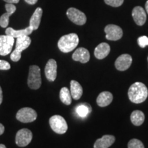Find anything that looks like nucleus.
Segmentation results:
<instances>
[{
  "label": "nucleus",
  "mask_w": 148,
  "mask_h": 148,
  "mask_svg": "<svg viewBox=\"0 0 148 148\" xmlns=\"http://www.w3.org/2000/svg\"><path fill=\"white\" fill-rule=\"evenodd\" d=\"M72 58L75 61H78L82 63H86L90 60L89 51L84 47L77 48L72 55Z\"/></svg>",
  "instance_id": "4468645a"
},
{
  "label": "nucleus",
  "mask_w": 148,
  "mask_h": 148,
  "mask_svg": "<svg viewBox=\"0 0 148 148\" xmlns=\"http://www.w3.org/2000/svg\"><path fill=\"white\" fill-rule=\"evenodd\" d=\"M138 45L141 48L145 47L146 46L148 45V37L146 36H142L138 37L137 40Z\"/></svg>",
  "instance_id": "bb28decb"
},
{
  "label": "nucleus",
  "mask_w": 148,
  "mask_h": 148,
  "mask_svg": "<svg viewBox=\"0 0 148 148\" xmlns=\"http://www.w3.org/2000/svg\"><path fill=\"white\" fill-rule=\"evenodd\" d=\"M34 31V29L32 28L31 26L27 27L26 28L22 29H18V30H16L12 28V27H8L5 29V34L9 35L14 38H18V37L22 36H29V34H31Z\"/></svg>",
  "instance_id": "f3484780"
},
{
  "label": "nucleus",
  "mask_w": 148,
  "mask_h": 148,
  "mask_svg": "<svg viewBox=\"0 0 148 148\" xmlns=\"http://www.w3.org/2000/svg\"><path fill=\"white\" fill-rule=\"evenodd\" d=\"M132 58L130 55L127 54H122L119 56L114 62V66L116 69L119 71H123L125 70L128 69L129 67L132 64Z\"/></svg>",
  "instance_id": "9d476101"
},
{
  "label": "nucleus",
  "mask_w": 148,
  "mask_h": 148,
  "mask_svg": "<svg viewBox=\"0 0 148 148\" xmlns=\"http://www.w3.org/2000/svg\"><path fill=\"white\" fill-rule=\"evenodd\" d=\"M10 64L5 60H0V70H9L10 69Z\"/></svg>",
  "instance_id": "c85d7f7f"
},
{
  "label": "nucleus",
  "mask_w": 148,
  "mask_h": 148,
  "mask_svg": "<svg viewBox=\"0 0 148 148\" xmlns=\"http://www.w3.org/2000/svg\"><path fill=\"white\" fill-rule=\"evenodd\" d=\"M127 147L128 148H145L143 143L140 141V140L136 139V138H133L131 139L128 142L127 144Z\"/></svg>",
  "instance_id": "393cba45"
},
{
  "label": "nucleus",
  "mask_w": 148,
  "mask_h": 148,
  "mask_svg": "<svg viewBox=\"0 0 148 148\" xmlns=\"http://www.w3.org/2000/svg\"><path fill=\"white\" fill-rule=\"evenodd\" d=\"M21 58V52L18 51L16 49L12 51L10 54V59L13 62H18Z\"/></svg>",
  "instance_id": "cd10ccee"
},
{
  "label": "nucleus",
  "mask_w": 148,
  "mask_h": 148,
  "mask_svg": "<svg viewBox=\"0 0 148 148\" xmlns=\"http://www.w3.org/2000/svg\"><path fill=\"white\" fill-rule=\"evenodd\" d=\"M6 3H17L19 1V0H3Z\"/></svg>",
  "instance_id": "7c9ffc66"
},
{
  "label": "nucleus",
  "mask_w": 148,
  "mask_h": 148,
  "mask_svg": "<svg viewBox=\"0 0 148 148\" xmlns=\"http://www.w3.org/2000/svg\"><path fill=\"white\" fill-rule=\"evenodd\" d=\"M41 75L39 66L32 65L29 66L27 84L31 89H38L41 86Z\"/></svg>",
  "instance_id": "7ed1b4c3"
},
{
  "label": "nucleus",
  "mask_w": 148,
  "mask_h": 148,
  "mask_svg": "<svg viewBox=\"0 0 148 148\" xmlns=\"http://www.w3.org/2000/svg\"><path fill=\"white\" fill-rule=\"evenodd\" d=\"M42 14V9L41 8H37L33 13L32 16H31L30 20H29V26L32 27L34 30H36L39 27Z\"/></svg>",
  "instance_id": "aec40b11"
},
{
  "label": "nucleus",
  "mask_w": 148,
  "mask_h": 148,
  "mask_svg": "<svg viewBox=\"0 0 148 148\" xmlns=\"http://www.w3.org/2000/svg\"><path fill=\"white\" fill-rule=\"evenodd\" d=\"M70 92L71 97L75 100H77L82 97L83 88L80 84L75 80H71L70 82Z\"/></svg>",
  "instance_id": "6ab92c4d"
},
{
  "label": "nucleus",
  "mask_w": 148,
  "mask_h": 148,
  "mask_svg": "<svg viewBox=\"0 0 148 148\" xmlns=\"http://www.w3.org/2000/svg\"><path fill=\"white\" fill-rule=\"evenodd\" d=\"M66 16L70 21L78 25L86 23V16L84 12L75 8H70L66 11Z\"/></svg>",
  "instance_id": "0eeeda50"
},
{
  "label": "nucleus",
  "mask_w": 148,
  "mask_h": 148,
  "mask_svg": "<svg viewBox=\"0 0 148 148\" xmlns=\"http://www.w3.org/2000/svg\"><path fill=\"white\" fill-rule=\"evenodd\" d=\"M110 47L106 42H101L95 47L94 55L96 58L101 60L105 58L110 53Z\"/></svg>",
  "instance_id": "dca6fc26"
},
{
  "label": "nucleus",
  "mask_w": 148,
  "mask_h": 148,
  "mask_svg": "<svg viewBox=\"0 0 148 148\" xmlns=\"http://www.w3.org/2000/svg\"><path fill=\"white\" fill-rule=\"evenodd\" d=\"M78 43V36L75 33H71L61 37L58 42V47L62 52L69 53L75 49Z\"/></svg>",
  "instance_id": "f03ea898"
},
{
  "label": "nucleus",
  "mask_w": 148,
  "mask_h": 148,
  "mask_svg": "<svg viewBox=\"0 0 148 148\" xmlns=\"http://www.w3.org/2000/svg\"><path fill=\"white\" fill-rule=\"evenodd\" d=\"M14 43V37L7 34L0 35V55H8L12 51Z\"/></svg>",
  "instance_id": "6e6552de"
},
{
  "label": "nucleus",
  "mask_w": 148,
  "mask_h": 148,
  "mask_svg": "<svg viewBox=\"0 0 148 148\" xmlns=\"http://www.w3.org/2000/svg\"><path fill=\"white\" fill-rule=\"evenodd\" d=\"M90 110H91V108H90V105L87 104V103H81L75 108V112H76L77 115L82 118L86 117L89 114Z\"/></svg>",
  "instance_id": "b1692460"
},
{
  "label": "nucleus",
  "mask_w": 148,
  "mask_h": 148,
  "mask_svg": "<svg viewBox=\"0 0 148 148\" xmlns=\"http://www.w3.org/2000/svg\"><path fill=\"white\" fill-rule=\"evenodd\" d=\"M3 101V92H2V89H1V86H0V105L1 104Z\"/></svg>",
  "instance_id": "2f4dec72"
},
{
  "label": "nucleus",
  "mask_w": 148,
  "mask_h": 148,
  "mask_svg": "<svg viewBox=\"0 0 148 148\" xmlns=\"http://www.w3.org/2000/svg\"><path fill=\"white\" fill-rule=\"evenodd\" d=\"M16 118L18 121L22 123H30L36 119L37 113L34 109L25 107L18 111L16 114Z\"/></svg>",
  "instance_id": "39448f33"
},
{
  "label": "nucleus",
  "mask_w": 148,
  "mask_h": 148,
  "mask_svg": "<svg viewBox=\"0 0 148 148\" xmlns=\"http://www.w3.org/2000/svg\"><path fill=\"white\" fill-rule=\"evenodd\" d=\"M4 130H5L4 126H3L1 123H0V135L3 134V133L4 132Z\"/></svg>",
  "instance_id": "473e14b6"
},
{
  "label": "nucleus",
  "mask_w": 148,
  "mask_h": 148,
  "mask_svg": "<svg viewBox=\"0 0 148 148\" xmlns=\"http://www.w3.org/2000/svg\"><path fill=\"white\" fill-rule=\"evenodd\" d=\"M115 141V137L112 135L106 134L95 142L94 148H108Z\"/></svg>",
  "instance_id": "2eb2a0df"
},
{
  "label": "nucleus",
  "mask_w": 148,
  "mask_h": 148,
  "mask_svg": "<svg viewBox=\"0 0 148 148\" xmlns=\"http://www.w3.org/2000/svg\"><path fill=\"white\" fill-rule=\"evenodd\" d=\"M31 44V38L28 36H22L16 38L15 49L20 52L26 49Z\"/></svg>",
  "instance_id": "412c9836"
},
{
  "label": "nucleus",
  "mask_w": 148,
  "mask_h": 148,
  "mask_svg": "<svg viewBox=\"0 0 148 148\" xmlns=\"http://www.w3.org/2000/svg\"><path fill=\"white\" fill-rule=\"evenodd\" d=\"M124 0H104L107 5L112 7H119L123 4Z\"/></svg>",
  "instance_id": "a878e982"
},
{
  "label": "nucleus",
  "mask_w": 148,
  "mask_h": 148,
  "mask_svg": "<svg viewBox=\"0 0 148 148\" xmlns=\"http://www.w3.org/2000/svg\"><path fill=\"white\" fill-rule=\"evenodd\" d=\"M72 97L71 92L66 87H62L60 91V99L64 104L69 106L71 103Z\"/></svg>",
  "instance_id": "5701e85b"
},
{
  "label": "nucleus",
  "mask_w": 148,
  "mask_h": 148,
  "mask_svg": "<svg viewBox=\"0 0 148 148\" xmlns=\"http://www.w3.org/2000/svg\"><path fill=\"white\" fill-rule=\"evenodd\" d=\"M25 1L29 5H34L38 1V0H25Z\"/></svg>",
  "instance_id": "c756f323"
},
{
  "label": "nucleus",
  "mask_w": 148,
  "mask_h": 148,
  "mask_svg": "<svg viewBox=\"0 0 148 148\" xmlns=\"http://www.w3.org/2000/svg\"><path fill=\"white\" fill-rule=\"evenodd\" d=\"M33 135L30 130L27 128L19 130L16 134L15 143L18 147H25L32 140Z\"/></svg>",
  "instance_id": "423d86ee"
},
{
  "label": "nucleus",
  "mask_w": 148,
  "mask_h": 148,
  "mask_svg": "<svg viewBox=\"0 0 148 148\" xmlns=\"http://www.w3.org/2000/svg\"><path fill=\"white\" fill-rule=\"evenodd\" d=\"M145 10H146V12H147V13L148 14V0L147 1V2L145 3Z\"/></svg>",
  "instance_id": "72a5a7b5"
},
{
  "label": "nucleus",
  "mask_w": 148,
  "mask_h": 148,
  "mask_svg": "<svg viewBox=\"0 0 148 148\" xmlns=\"http://www.w3.org/2000/svg\"><path fill=\"white\" fill-rule=\"evenodd\" d=\"M130 120L134 125L139 126L145 121V114L140 110H134L130 115Z\"/></svg>",
  "instance_id": "4be33fe9"
},
{
  "label": "nucleus",
  "mask_w": 148,
  "mask_h": 148,
  "mask_svg": "<svg viewBox=\"0 0 148 148\" xmlns=\"http://www.w3.org/2000/svg\"><path fill=\"white\" fill-rule=\"evenodd\" d=\"M5 8L6 9L7 12L3 14L0 17V26L3 27V28L8 27L9 23V18L16 10V6L14 5V3H7L5 5Z\"/></svg>",
  "instance_id": "f8f14e48"
},
{
  "label": "nucleus",
  "mask_w": 148,
  "mask_h": 148,
  "mask_svg": "<svg viewBox=\"0 0 148 148\" xmlns=\"http://www.w3.org/2000/svg\"><path fill=\"white\" fill-rule=\"evenodd\" d=\"M51 128L53 132L59 134H64L68 129L66 120L60 115H53L49 121Z\"/></svg>",
  "instance_id": "20e7f679"
},
{
  "label": "nucleus",
  "mask_w": 148,
  "mask_h": 148,
  "mask_svg": "<svg viewBox=\"0 0 148 148\" xmlns=\"http://www.w3.org/2000/svg\"><path fill=\"white\" fill-rule=\"evenodd\" d=\"M0 148H6V147L3 144H0Z\"/></svg>",
  "instance_id": "f704fd0d"
},
{
  "label": "nucleus",
  "mask_w": 148,
  "mask_h": 148,
  "mask_svg": "<svg viewBox=\"0 0 148 148\" xmlns=\"http://www.w3.org/2000/svg\"><path fill=\"white\" fill-rule=\"evenodd\" d=\"M133 19L136 25L141 26L145 24L146 21V12L144 9L140 6H136L134 8L132 12Z\"/></svg>",
  "instance_id": "ddd939ff"
},
{
  "label": "nucleus",
  "mask_w": 148,
  "mask_h": 148,
  "mask_svg": "<svg viewBox=\"0 0 148 148\" xmlns=\"http://www.w3.org/2000/svg\"><path fill=\"white\" fill-rule=\"evenodd\" d=\"M45 73L46 78L49 82L55 81L57 76V63L53 59H49L45 65Z\"/></svg>",
  "instance_id": "9b49d317"
},
{
  "label": "nucleus",
  "mask_w": 148,
  "mask_h": 148,
  "mask_svg": "<svg viewBox=\"0 0 148 148\" xmlns=\"http://www.w3.org/2000/svg\"><path fill=\"white\" fill-rule=\"evenodd\" d=\"M147 60H148V57H147Z\"/></svg>",
  "instance_id": "c9c22d12"
},
{
  "label": "nucleus",
  "mask_w": 148,
  "mask_h": 148,
  "mask_svg": "<svg viewBox=\"0 0 148 148\" xmlns=\"http://www.w3.org/2000/svg\"><path fill=\"white\" fill-rule=\"evenodd\" d=\"M113 96L111 92L108 91L101 92L97 97V103L100 107H106L108 106L112 101Z\"/></svg>",
  "instance_id": "a211bd4d"
},
{
  "label": "nucleus",
  "mask_w": 148,
  "mask_h": 148,
  "mask_svg": "<svg viewBox=\"0 0 148 148\" xmlns=\"http://www.w3.org/2000/svg\"><path fill=\"white\" fill-rule=\"evenodd\" d=\"M106 38L109 40H118L123 36V30L119 26L113 24L106 25L104 28Z\"/></svg>",
  "instance_id": "1a4fd4ad"
},
{
  "label": "nucleus",
  "mask_w": 148,
  "mask_h": 148,
  "mask_svg": "<svg viewBox=\"0 0 148 148\" xmlns=\"http://www.w3.org/2000/svg\"><path fill=\"white\" fill-rule=\"evenodd\" d=\"M129 99L134 103H140L145 101L148 96L147 86L142 82H135L128 89Z\"/></svg>",
  "instance_id": "f257e3e1"
}]
</instances>
